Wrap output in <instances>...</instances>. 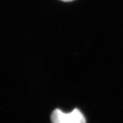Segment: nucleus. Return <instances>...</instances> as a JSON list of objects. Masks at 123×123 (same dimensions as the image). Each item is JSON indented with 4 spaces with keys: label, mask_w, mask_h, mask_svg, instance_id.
I'll return each mask as SVG.
<instances>
[{
    "label": "nucleus",
    "mask_w": 123,
    "mask_h": 123,
    "mask_svg": "<svg viewBox=\"0 0 123 123\" xmlns=\"http://www.w3.org/2000/svg\"><path fill=\"white\" fill-rule=\"evenodd\" d=\"M51 120L52 123H86L84 116L78 109L69 113L56 109L51 114Z\"/></svg>",
    "instance_id": "1"
},
{
    "label": "nucleus",
    "mask_w": 123,
    "mask_h": 123,
    "mask_svg": "<svg viewBox=\"0 0 123 123\" xmlns=\"http://www.w3.org/2000/svg\"><path fill=\"white\" fill-rule=\"evenodd\" d=\"M62 1H66V2H69V1H73V0H61Z\"/></svg>",
    "instance_id": "2"
}]
</instances>
